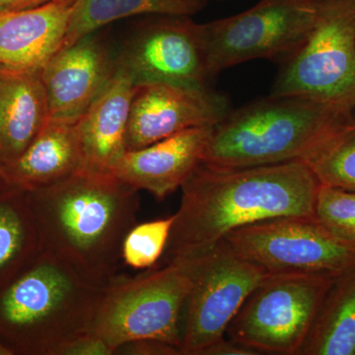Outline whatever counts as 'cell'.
Returning <instances> with one entry per match:
<instances>
[{
	"instance_id": "obj_1",
	"label": "cell",
	"mask_w": 355,
	"mask_h": 355,
	"mask_svg": "<svg viewBox=\"0 0 355 355\" xmlns=\"http://www.w3.org/2000/svg\"><path fill=\"white\" fill-rule=\"evenodd\" d=\"M319 180L304 161L244 168L205 164L182 187L165 261L207 251L236 229L282 216L314 217Z\"/></svg>"
},
{
	"instance_id": "obj_2",
	"label": "cell",
	"mask_w": 355,
	"mask_h": 355,
	"mask_svg": "<svg viewBox=\"0 0 355 355\" xmlns=\"http://www.w3.org/2000/svg\"><path fill=\"white\" fill-rule=\"evenodd\" d=\"M139 193L111 173L90 169L26 191L42 251L106 286L123 265L121 248L137 223Z\"/></svg>"
},
{
	"instance_id": "obj_3",
	"label": "cell",
	"mask_w": 355,
	"mask_h": 355,
	"mask_svg": "<svg viewBox=\"0 0 355 355\" xmlns=\"http://www.w3.org/2000/svg\"><path fill=\"white\" fill-rule=\"evenodd\" d=\"M352 112L270 94L231 110L214 125L202 164L244 168L305 161L354 119Z\"/></svg>"
},
{
	"instance_id": "obj_4",
	"label": "cell",
	"mask_w": 355,
	"mask_h": 355,
	"mask_svg": "<svg viewBox=\"0 0 355 355\" xmlns=\"http://www.w3.org/2000/svg\"><path fill=\"white\" fill-rule=\"evenodd\" d=\"M104 286L42 251L0 291V336L6 338L4 345L13 354L19 350L58 355L70 340L90 331Z\"/></svg>"
},
{
	"instance_id": "obj_5",
	"label": "cell",
	"mask_w": 355,
	"mask_h": 355,
	"mask_svg": "<svg viewBox=\"0 0 355 355\" xmlns=\"http://www.w3.org/2000/svg\"><path fill=\"white\" fill-rule=\"evenodd\" d=\"M191 279L184 259H173L135 277L120 275L103 289L90 333L116 350L139 340L181 349L182 319ZM182 352V350H181Z\"/></svg>"
},
{
	"instance_id": "obj_6",
	"label": "cell",
	"mask_w": 355,
	"mask_h": 355,
	"mask_svg": "<svg viewBox=\"0 0 355 355\" xmlns=\"http://www.w3.org/2000/svg\"><path fill=\"white\" fill-rule=\"evenodd\" d=\"M270 94L295 96L352 112L354 0H320L316 22L302 44L284 58Z\"/></svg>"
},
{
	"instance_id": "obj_7",
	"label": "cell",
	"mask_w": 355,
	"mask_h": 355,
	"mask_svg": "<svg viewBox=\"0 0 355 355\" xmlns=\"http://www.w3.org/2000/svg\"><path fill=\"white\" fill-rule=\"evenodd\" d=\"M336 277L268 275L228 326V338L259 355H299Z\"/></svg>"
},
{
	"instance_id": "obj_8",
	"label": "cell",
	"mask_w": 355,
	"mask_h": 355,
	"mask_svg": "<svg viewBox=\"0 0 355 355\" xmlns=\"http://www.w3.org/2000/svg\"><path fill=\"white\" fill-rule=\"evenodd\" d=\"M180 259L188 263L191 279L182 319V354L202 355L225 336L246 299L270 273L236 253L224 239Z\"/></svg>"
},
{
	"instance_id": "obj_9",
	"label": "cell",
	"mask_w": 355,
	"mask_h": 355,
	"mask_svg": "<svg viewBox=\"0 0 355 355\" xmlns=\"http://www.w3.org/2000/svg\"><path fill=\"white\" fill-rule=\"evenodd\" d=\"M319 6L320 0H260L244 12L203 24L209 76L249 60L286 58L309 34Z\"/></svg>"
},
{
	"instance_id": "obj_10",
	"label": "cell",
	"mask_w": 355,
	"mask_h": 355,
	"mask_svg": "<svg viewBox=\"0 0 355 355\" xmlns=\"http://www.w3.org/2000/svg\"><path fill=\"white\" fill-rule=\"evenodd\" d=\"M229 246L270 275L338 277L355 266V246L338 239L315 219L282 216L254 222L224 237Z\"/></svg>"
},
{
	"instance_id": "obj_11",
	"label": "cell",
	"mask_w": 355,
	"mask_h": 355,
	"mask_svg": "<svg viewBox=\"0 0 355 355\" xmlns=\"http://www.w3.org/2000/svg\"><path fill=\"white\" fill-rule=\"evenodd\" d=\"M116 69L135 86L167 83L207 86L203 24L190 16L154 15L128 37L118 55Z\"/></svg>"
},
{
	"instance_id": "obj_12",
	"label": "cell",
	"mask_w": 355,
	"mask_h": 355,
	"mask_svg": "<svg viewBox=\"0 0 355 355\" xmlns=\"http://www.w3.org/2000/svg\"><path fill=\"white\" fill-rule=\"evenodd\" d=\"M207 86L156 83L135 86L125 146L137 150L193 128L214 127L231 111Z\"/></svg>"
},
{
	"instance_id": "obj_13",
	"label": "cell",
	"mask_w": 355,
	"mask_h": 355,
	"mask_svg": "<svg viewBox=\"0 0 355 355\" xmlns=\"http://www.w3.org/2000/svg\"><path fill=\"white\" fill-rule=\"evenodd\" d=\"M116 71V55L96 32L60 49L42 67L49 119L76 123Z\"/></svg>"
},
{
	"instance_id": "obj_14",
	"label": "cell",
	"mask_w": 355,
	"mask_h": 355,
	"mask_svg": "<svg viewBox=\"0 0 355 355\" xmlns=\"http://www.w3.org/2000/svg\"><path fill=\"white\" fill-rule=\"evenodd\" d=\"M214 127L193 128L137 150L127 151L111 174L157 200L182 188L202 164Z\"/></svg>"
},
{
	"instance_id": "obj_15",
	"label": "cell",
	"mask_w": 355,
	"mask_h": 355,
	"mask_svg": "<svg viewBox=\"0 0 355 355\" xmlns=\"http://www.w3.org/2000/svg\"><path fill=\"white\" fill-rule=\"evenodd\" d=\"M72 4L53 2L0 12V65L42 69L60 48Z\"/></svg>"
},
{
	"instance_id": "obj_16",
	"label": "cell",
	"mask_w": 355,
	"mask_h": 355,
	"mask_svg": "<svg viewBox=\"0 0 355 355\" xmlns=\"http://www.w3.org/2000/svg\"><path fill=\"white\" fill-rule=\"evenodd\" d=\"M48 119L42 69L0 65V164H13Z\"/></svg>"
},
{
	"instance_id": "obj_17",
	"label": "cell",
	"mask_w": 355,
	"mask_h": 355,
	"mask_svg": "<svg viewBox=\"0 0 355 355\" xmlns=\"http://www.w3.org/2000/svg\"><path fill=\"white\" fill-rule=\"evenodd\" d=\"M135 85L116 69L101 94L76 121L86 169L108 172L125 153V137Z\"/></svg>"
},
{
	"instance_id": "obj_18",
	"label": "cell",
	"mask_w": 355,
	"mask_h": 355,
	"mask_svg": "<svg viewBox=\"0 0 355 355\" xmlns=\"http://www.w3.org/2000/svg\"><path fill=\"white\" fill-rule=\"evenodd\" d=\"M84 169L85 158L76 123L51 119L22 155L3 167L8 183L25 191L60 183Z\"/></svg>"
},
{
	"instance_id": "obj_19",
	"label": "cell",
	"mask_w": 355,
	"mask_h": 355,
	"mask_svg": "<svg viewBox=\"0 0 355 355\" xmlns=\"http://www.w3.org/2000/svg\"><path fill=\"white\" fill-rule=\"evenodd\" d=\"M299 355H355V266L334 280Z\"/></svg>"
},
{
	"instance_id": "obj_20",
	"label": "cell",
	"mask_w": 355,
	"mask_h": 355,
	"mask_svg": "<svg viewBox=\"0 0 355 355\" xmlns=\"http://www.w3.org/2000/svg\"><path fill=\"white\" fill-rule=\"evenodd\" d=\"M38 231L26 191L0 190V291L41 254Z\"/></svg>"
},
{
	"instance_id": "obj_21",
	"label": "cell",
	"mask_w": 355,
	"mask_h": 355,
	"mask_svg": "<svg viewBox=\"0 0 355 355\" xmlns=\"http://www.w3.org/2000/svg\"><path fill=\"white\" fill-rule=\"evenodd\" d=\"M207 6V0H76L71 7L62 48L97 32L114 21L137 15L191 17Z\"/></svg>"
},
{
	"instance_id": "obj_22",
	"label": "cell",
	"mask_w": 355,
	"mask_h": 355,
	"mask_svg": "<svg viewBox=\"0 0 355 355\" xmlns=\"http://www.w3.org/2000/svg\"><path fill=\"white\" fill-rule=\"evenodd\" d=\"M305 162L320 184L355 193V119Z\"/></svg>"
},
{
	"instance_id": "obj_23",
	"label": "cell",
	"mask_w": 355,
	"mask_h": 355,
	"mask_svg": "<svg viewBox=\"0 0 355 355\" xmlns=\"http://www.w3.org/2000/svg\"><path fill=\"white\" fill-rule=\"evenodd\" d=\"M175 214L157 220L135 224L121 248L123 265L135 270H148L162 258L174 225Z\"/></svg>"
},
{
	"instance_id": "obj_24",
	"label": "cell",
	"mask_w": 355,
	"mask_h": 355,
	"mask_svg": "<svg viewBox=\"0 0 355 355\" xmlns=\"http://www.w3.org/2000/svg\"><path fill=\"white\" fill-rule=\"evenodd\" d=\"M315 219L331 234L355 246V193L320 186L314 210Z\"/></svg>"
},
{
	"instance_id": "obj_25",
	"label": "cell",
	"mask_w": 355,
	"mask_h": 355,
	"mask_svg": "<svg viewBox=\"0 0 355 355\" xmlns=\"http://www.w3.org/2000/svg\"><path fill=\"white\" fill-rule=\"evenodd\" d=\"M114 350L94 334L88 333L76 336L60 349L58 355H113Z\"/></svg>"
},
{
	"instance_id": "obj_26",
	"label": "cell",
	"mask_w": 355,
	"mask_h": 355,
	"mask_svg": "<svg viewBox=\"0 0 355 355\" xmlns=\"http://www.w3.org/2000/svg\"><path fill=\"white\" fill-rule=\"evenodd\" d=\"M116 354L183 355L179 347L157 340H139L125 343L119 347Z\"/></svg>"
},
{
	"instance_id": "obj_27",
	"label": "cell",
	"mask_w": 355,
	"mask_h": 355,
	"mask_svg": "<svg viewBox=\"0 0 355 355\" xmlns=\"http://www.w3.org/2000/svg\"><path fill=\"white\" fill-rule=\"evenodd\" d=\"M202 355H259L254 350L230 340L223 338L205 350Z\"/></svg>"
},
{
	"instance_id": "obj_28",
	"label": "cell",
	"mask_w": 355,
	"mask_h": 355,
	"mask_svg": "<svg viewBox=\"0 0 355 355\" xmlns=\"http://www.w3.org/2000/svg\"><path fill=\"white\" fill-rule=\"evenodd\" d=\"M76 1V0H0V12L24 10V9L35 8V7L53 3V2H64V3L73 6Z\"/></svg>"
},
{
	"instance_id": "obj_29",
	"label": "cell",
	"mask_w": 355,
	"mask_h": 355,
	"mask_svg": "<svg viewBox=\"0 0 355 355\" xmlns=\"http://www.w3.org/2000/svg\"><path fill=\"white\" fill-rule=\"evenodd\" d=\"M7 186H11L10 184L7 181L6 173L3 171V167L0 164V190L6 188Z\"/></svg>"
},
{
	"instance_id": "obj_30",
	"label": "cell",
	"mask_w": 355,
	"mask_h": 355,
	"mask_svg": "<svg viewBox=\"0 0 355 355\" xmlns=\"http://www.w3.org/2000/svg\"><path fill=\"white\" fill-rule=\"evenodd\" d=\"M13 354L10 349H7L6 345L0 343V355H11Z\"/></svg>"
},
{
	"instance_id": "obj_31",
	"label": "cell",
	"mask_w": 355,
	"mask_h": 355,
	"mask_svg": "<svg viewBox=\"0 0 355 355\" xmlns=\"http://www.w3.org/2000/svg\"><path fill=\"white\" fill-rule=\"evenodd\" d=\"M354 1L355 2V0H354Z\"/></svg>"
}]
</instances>
